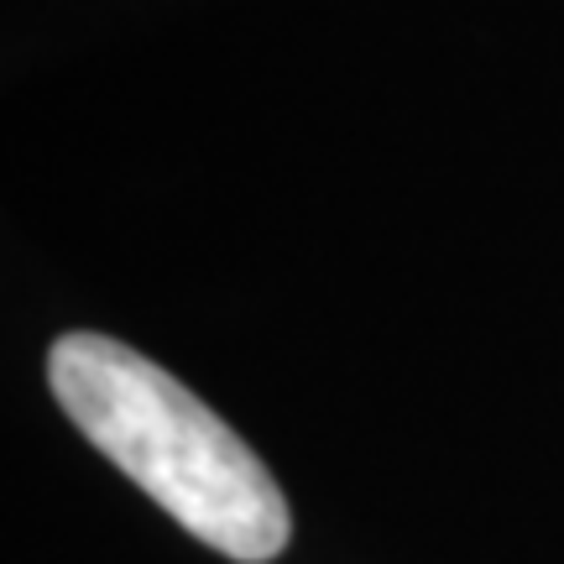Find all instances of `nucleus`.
I'll return each mask as SVG.
<instances>
[{"label": "nucleus", "instance_id": "nucleus-1", "mask_svg": "<svg viewBox=\"0 0 564 564\" xmlns=\"http://www.w3.org/2000/svg\"><path fill=\"white\" fill-rule=\"evenodd\" d=\"M47 382L84 440L194 539L241 564L288 549L293 518L272 470L158 361L79 329L53 345Z\"/></svg>", "mask_w": 564, "mask_h": 564}]
</instances>
